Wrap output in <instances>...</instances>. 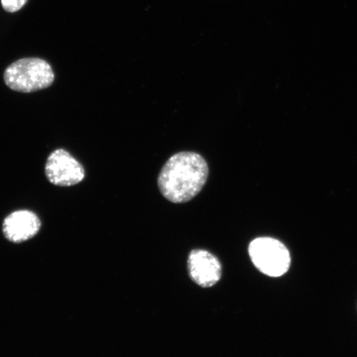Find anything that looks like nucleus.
Segmentation results:
<instances>
[{
  "label": "nucleus",
  "instance_id": "f257e3e1",
  "mask_svg": "<svg viewBox=\"0 0 357 357\" xmlns=\"http://www.w3.org/2000/svg\"><path fill=\"white\" fill-rule=\"evenodd\" d=\"M208 167L202 155L182 151L172 156L160 171L158 187L165 198L175 204L189 202L204 188Z\"/></svg>",
  "mask_w": 357,
  "mask_h": 357
},
{
  "label": "nucleus",
  "instance_id": "f03ea898",
  "mask_svg": "<svg viewBox=\"0 0 357 357\" xmlns=\"http://www.w3.org/2000/svg\"><path fill=\"white\" fill-rule=\"evenodd\" d=\"M54 79L51 66L39 58H24L13 62L3 75L6 86L20 93L42 91L51 86Z\"/></svg>",
  "mask_w": 357,
  "mask_h": 357
},
{
  "label": "nucleus",
  "instance_id": "7ed1b4c3",
  "mask_svg": "<svg viewBox=\"0 0 357 357\" xmlns=\"http://www.w3.org/2000/svg\"><path fill=\"white\" fill-rule=\"evenodd\" d=\"M248 252L254 266L271 278L284 275L291 264L289 250L275 238H256L249 245Z\"/></svg>",
  "mask_w": 357,
  "mask_h": 357
},
{
  "label": "nucleus",
  "instance_id": "20e7f679",
  "mask_svg": "<svg viewBox=\"0 0 357 357\" xmlns=\"http://www.w3.org/2000/svg\"><path fill=\"white\" fill-rule=\"evenodd\" d=\"M45 173L52 185L63 187L77 185L86 176L82 165L64 149H57L48 156Z\"/></svg>",
  "mask_w": 357,
  "mask_h": 357
},
{
  "label": "nucleus",
  "instance_id": "39448f33",
  "mask_svg": "<svg viewBox=\"0 0 357 357\" xmlns=\"http://www.w3.org/2000/svg\"><path fill=\"white\" fill-rule=\"evenodd\" d=\"M190 278L201 287L208 288L220 281L222 266L218 259L205 250H193L188 258Z\"/></svg>",
  "mask_w": 357,
  "mask_h": 357
},
{
  "label": "nucleus",
  "instance_id": "423d86ee",
  "mask_svg": "<svg viewBox=\"0 0 357 357\" xmlns=\"http://www.w3.org/2000/svg\"><path fill=\"white\" fill-rule=\"evenodd\" d=\"M41 227V222L33 212H13L4 220L3 231L7 239L13 243H22L32 238Z\"/></svg>",
  "mask_w": 357,
  "mask_h": 357
},
{
  "label": "nucleus",
  "instance_id": "0eeeda50",
  "mask_svg": "<svg viewBox=\"0 0 357 357\" xmlns=\"http://www.w3.org/2000/svg\"><path fill=\"white\" fill-rule=\"evenodd\" d=\"M28 0H1L2 6L8 12L15 13L24 7Z\"/></svg>",
  "mask_w": 357,
  "mask_h": 357
}]
</instances>
